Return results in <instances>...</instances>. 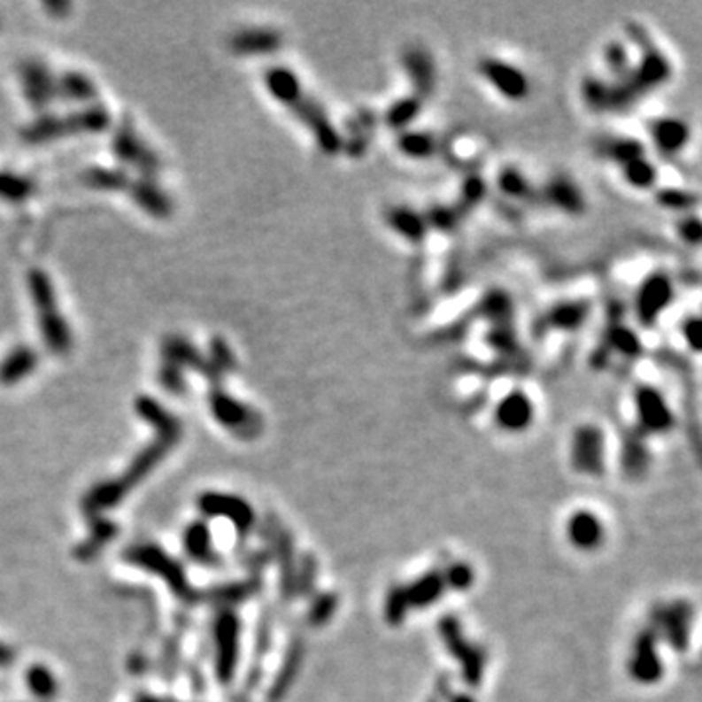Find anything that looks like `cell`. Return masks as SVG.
Here are the masks:
<instances>
[{"mask_svg": "<svg viewBox=\"0 0 702 702\" xmlns=\"http://www.w3.org/2000/svg\"><path fill=\"white\" fill-rule=\"evenodd\" d=\"M264 82L272 98L283 104L303 123V127L312 135L316 147L324 155H340L343 150V135L336 127L330 115L326 113L322 104L305 90L299 76L291 69H287V66H272L266 73Z\"/></svg>", "mask_w": 702, "mask_h": 702, "instance_id": "6da1fadb", "label": "cell"}, {"mask_svg": "<svg viewBox=\"0 0 702 702\" xmlns=\"http://www.w3.org/2000/svg\"><path fill=\"white\" fill-rule=\"evenodd\" d=\"M27 287H30L37 311V322H40V332L47 350L55 355L69 353L73 350V332L69 328V322L59 312L50 275L43 269H30L27 272Z\"/></svg>", "mask_w": 702, "mask_h": 702, "instance_id": "7a4b0ae2", "label": "cell"}, {"mask_svg": "<svg viewBox=\"0 0 702 702\" xmlns=\"http://www.w3.org/2000/svg\"><path fill=\"white\" fill-rule=\"evenodd\" d=\"M110 127V113L102 105H92V108L81 110L76 113H69L65 118L57 115H42L40 120L27 125L22 131V137L30 145H42L53 139L65 137V135L76 133H102Z\"/></svg>", "mask_w": 702, "mask_h": 702, "instance_id": "3957f363", "label": "cell"}, {"mask_svg": "<svg viewBox=\"0 0 702 702\" xmlns=\"http://www.w3.org/2000/svg\"><path fill=\"white\" fill-rule=\"evenodd\" d=\"M476 73L499 98L512 104H523L533 94V82L521 66L502 57L484 55L476 61Z\"/></svg>", "mask_w": 702, "mask_h": 702, "instance_id": "277c9868", "label": "cell"}, {"mask_svg": "<svg viewBox=\"0 0 702 702\" xmlns=\"http://www.w3.org/2000/svg\"><path fill=\"white\" fill-rule=\"evenodd\" d=\"M673 301H675V282L667 272L658 269L644 277L634 293V316L644 328H652L667 312Z\"/></svg>", "mask_w": 702, "mask_h": 702, "instance_id": "5b68a950", "label": "cell"}, {"mask_svg": "<svg viewBox=\"0 0 702 702\" xmlns=\"http://www.w3.org/2000/svg\"><path fill=\"white\" fill-rule=\"evenodd\" d=\"M632 400L642 436L667 434L675 426V413L660 389L652 384H638Z\"/></svg>", "mask_w": 702, "mask_h": 702, "instance_id": "8992f818", "label": "cell"}, {"mask_svg": "<svg viewBox=\"0 0 702 702\" xmlns=\"http://www.w3.org/2000/svg\"><path fill=\"white\" fill-rule=\"evenodd\" d=\"M112 149L113 155L118 157V160L123 162L125 166L141 170L147 178L157 174L160 170L162 165L160 157L147 145L145 141H143L141 135L135 131L129 118L121 120L118 131L113 135Z\"/></svg>", "mask_w": 702, "mask_h": 702, "instance_id": "52a82bcc", "label": "cell"}, {"mask_svg": "<svg viewBox=\"0 0 702 702\" xmlns=\"http://www.w3.org/2000/svg\"><path fill=\"white\" fill-rule=\"evenodd\" d=\"M605 449H607V437H605V431L599 426L583 424L574 429L570 457L578 473L588 476L603 474Z\"/></svg>", "mask_w": 702, "mask_h": 702, "instance_id": "ba28073f", "label": "cell"}, {"mask_svg": "<svg viewBox=\"0 0 702 702\" xmlns=\"http://www.w3.org/2000/svg\"><path fill=\"white\" fill-rule=\"evenodd\" d=\"M535 402L523 389L505 392L494 406V424L505 434H523L535 421Z\"/></svg>", "mask_w": 702, "mask_h": 702, "instance_id": "9c48e42d", "label": "cell"}, {"mask_svg": "<svg viewBox=\"0 0 702 702\" xmlns=\"http://www.w3.org/2000/svg\"><path fill=\"white\" fill-rule=\"evenodd\" d=\"M652 147L661 157H677L687 149L690 141L689 123L677 115H660L648 123Z\"/></svg>", "mask_w": 702, "mask_h": 702, "instance_id": "30bf717a", "label": "cell"}, {"mask_svg": "<svg viewBox=\"0 0 702 702\" xmlns=\"http://www.w3.org/2000/svg\"><path fill=\"white\" fill-rule=\"evenodd\" d=\"M209 402H211V408H213V413L217 416V420L230 429H236V431H243V434H246V436H252V434H256V431H259V428H262L258 413L252 408L244 406L243 402H238L233 397H228V394L220 389V384H217V387H211Z\"/></svg>", "mask_w": 702, "mask_h": 702, "instance_id": "8fae6325", "label": "cell"}, {"mask_svg": "<svg viewBox=\"0 0 702 702\" xmlns=\"http://www.w3.org/2000/svg\"><path fill=\"white\" fill-rule=\"evenodd\" d=\"M538 188H541V204L560 211L564 215L578 217L588 209L583 189L568 176H552L544 186Z\"/></svg>", "mask_w": 702, "mask_h": 702, "instance_id": "7c38bea8", "label": "cell"}, {"mask_svg": "<svg viewBox=\"0 0 702 702\" xmlns=\"http://www.w3.org/2000/svg\"><path fill=\"white\" fill-rule=\"evenodd\" d=\"M20 81L26 100L30 102L35 110H43L53 100H57L55 74L45 63L35 59L24 61L20 65Z\"/></svg>", "mask_w": 702, "mask_h": 702, "instance_id": "4fadbf2b", "label": "cell"}, {"mask_svg": "<svg viewBox=\"0 0 702 702\" xmlns=\"http://www.w3.org/2000/svg\"><path fill=\"white\" fill-rule=\"evenodd\" d=\"M384 225L408 244H421L429 235L426 213L410 205H390L384 211Z\"/></svg>", "mask_w": 702, "mask_h": 702, "instance_id": "5bb4252c", "label": "cell"}, {"mask_svg": "<svg viewBox=\"0 0 702 702\" xmlns=\"http://www.w3.org/2000/svg\"><path fill=\"white\" fill-rule=\"evenodd\" d=\"M566 536L575 551L591 552L605 541V525L598 513L590 512V509H578L566 523Z\"/></svg>", "mask_w": 702, "mask_h": 702, "instance_id": "9a60e30c", "label": "cell"}, {"mask_svg": "<svg viewBox=\"0 0 702 702\" xmlns=\"http://www.w3.org/2000/svg\"><path fill=\"white\" fill-rule=\"evenodd\" d=\"M630 675L638 683H653L663 675V661L656 648V636L642 632L634 642L630 658Z\"/></svg>", "mask_w": 702, "mask_h": 702, "instance_id": "2e32d148", "label": "cell"}, {"mask_svg": "<svg viewBox=\"0 0 702 702\" xmlns=\"http://www.w3.org/2000/svg\"><path fill=\"white\" fill-rule=\"evenodd\" d=\"M125 191L131 196L135 204L152 217L165 219L174 211V205H172V199L166 196V191L147 176L131 178Z\"/></svg>", "mask_w": 702, "mask_h": 702, "instance_id": "e0dca14e", "label": "cell"}, {"mask_svg": "<svg viewBox=\"0 0 702 702\" xmlns=\"http://www.w3.org/2000/svg\"><path fill=\"white\" fill-rule=\"evenodd\" d=\"M404 71L410 74L413 90L410 94L418 96L421 100H428L436 89V65L431 55L421 50V47H412L404 53Z\"/></svg>", "mask_w": 702, "mask_h": 702, "instance_id": "ac0fdd59", "label": "cell"}, {"mask_svg": "<svg viewBox=\"0 0 702 702\" xmlns=\"http://www.w3.org/2000/svg\"><path fill=\"white\" fill-rule=\"evenodd\" d=\"M283 43V37L274 27H250L230 37L228 47L236 55H269Z\"/></svg>", "mask_w": 702, "mask_h": 702, "instance_id": "d6986e66", "label": "cell"}, {"mask_svg": "<svg viewBox=\"0 0 702 702\" xmlns=\"http://www.w3.org/2000/svg\"><path fill=\"white\" fill-rule=\"evenodd\" d=\"M591 314L590 301L570 299L556 303L551 311L544 314V328L554 332H578L588 322Z\"/></svg>", "mask_w": 702, "mask_h": 702, "instance_id": "ffe728a7", "label": "cell"}, {"mask_svg": "<svg viewBox=\"0 0 702 702\" xmlns=\"http://www.w3.org/2000/svg\"><path fill=\"white\" fill-rule=\"evenodd\" d=\"M397 149L402 152L404 158L429 160L439 152V139L431 131L408 127L398 131Z\"/></svg>", "mask_w": 702, "mask_h": 702, "instance_id": "44dd1931", "label": "cell"}, {"mask_svg": "<svg viewBox=\"0 0 702 702\" xmlns=\"http://www.w3.org/2000/svg\"><path fill=\"white\" fill-rule=\"evenodd\" d=\"M498 189L504 196L515 201H523V204H541V188L535 186L531 178H528L523 170L515 166H507L498 174Z\"/></svg>", "mask_w": 702, "mask_h": 702, "instance_id": "7402d4cb", "label": "cell"}, {"mask_svg": "<svg viewBox=\"0 0 702 702\" xmlns=\"http://www.w3.org/2000/svg\"><path fill=\"white\" fill-rule=\"evenodd\" d=\"M617 170L621 172V178L624 180V184L630 186L632 189L648 191V189L656 188V184H658L660 170L656 166V162L652 160L650 152H644V155L624 162V165L619 166Z\"/></svg>", "mask_w": 702, "mask_h": 702, "instance_id": "603a6c76", "label": "cell"}, {"mask_svg": "<svg viewBox=\"0 0 702 702\" xmlns=\"http://www.w3.org/2000/svg\"><path fill=\"white\" fill-rule=\"evenodd\" d=\"M55 94L57 100L65 102H92L98 96V89L84 73L69 71L55 76Z\"/></svg>", "mask_w": 702, "mask_h": 702, "instance_id": "cb8c5ba5", "label": "cell"}, {"mask_svg": "<svg viewBox=\"0 0 702 702\" xmlns=\"http://www.w3.org/2000/svg\"><path fill=\"white\" fill-rule=\"evenodd\" d=\"M605 348L609 353H617L624 359H638L644 345L640 334L627 324H611L605 336Z\"/></svg>", "mask_w": 702, "mask_h": 702, "instance_id": "d4e9b609", "label": "cell"}, {"mask_svg": "<svg viewBox=\"0 0 702 702\" xmlns=\"http://www.w3.org/2000/svg\"><path fill=\"white\" fill-rule=\"evenodd\" d=\"M37 353L27 345H18L0 363V382L14 384L27 377L37 367Z\"/></svg>", "mask_w": 702, "mask_h": 702, "instance_id": "484cf974", "label": "cell"}, {"mask_svg": "<svg viewBox=\"0 0 702 702\" xmlns=\"http://www.w3.org/2000/svg\"><path fill=\"white\" fill-rule=\"evenodd\" d=\"M445 585H447L445 574L444 575L428 574L416 583H412L410 588H404L402 598L410 605H421V607H426V605H431L441 599V595L445 591Z\"/></svg>", "mask_w": 702, "mask_h": 702, "instance_id": "4316f807", "label": "cell"}, {"mask_svg": "<svg viewBox=\"0 0 702 702\" xmlns=\"http://www.w3.org/2000/svg\"><path fill=\"white\" fill-rule=\"evenodd\" d=\"M424 104H426L424 100L413 94L402 96V98L394 102L387 110V113H384V123L397 131L408 129L412 127V123L418 120L421 110H424Z\"/></svg>", "mask_w": 702, "mask_h": 702, "instance_id": "83f0119b", "label": "cell"}, {"mask_svg": "<svg viewBox=\"0 0 702 702\" xmlns=\"http://www.w3.org/2000/svg\"><path fill=\"white\" fill-rule=\"evenodd\" d=\"M603 63L609 71V81L622 82L632 71V57L629 47L624 42L613 40L603 47Z\"/></svg>", "mask_w": 702, "mask_h": 702, "instance_id": "f1b7e54d", "label": "cell"}, {"mask_svg": "<svg viewBox=\"0 0 702 702\" xmlns=\"http://www.w3.org/2000/svg\"><path fill=\"white\" fill-rule=\"evenodd\" d=\"M131 176L118 168H89L82 174L86 186L105 191H125Z\"/></svg>", "mask_w": 702, "mask_h": 702, "instance_id": "f546056e", "label": "cell"}, {"mask_svg": "<svg viewBox=\"0 0 702 702\" xmlns=\"http://www.w3.org/2000/svg\"><path fill=\"white\" fill-rule=\"evenodd\" d=\"M34 194L35 184L30 178L11 174V172H0V199L20 204V201H26Z\"/></svg>", "mask_w": 702, "mask_h": 702, "instance_id": "4dcf8cb0", "label": "cell"}, {"mask_svg": "<svg viewBox=\"0 0 702 702\" xmlns=\"http://www.w3.org/2000/svg\"><path fill=\"white\" fill-rule=\"evenodd\" d=\"M656 199L663 209L675 211V213H689L697 205V196L681 188H663L656 194Z\"/></svg>", "mask_w": 702, "mask_h": 702, "instance_id": "1f68e13d", "label": "cell"}, {"mask_svg": "<svg viewBox=\"0 0 702 702\" xmlns=\"http://www.w3.org/2000/svg\"><path fill=\"white\" fill-rule=\"evenodd\" d=\"M209 359L213 361V363L217 365V367H219L220 371H223L225 374L236 369V358H235V353H233V350L228 348V343H227L223 338H215L213 342H211V355H209Z\"/></svg>", "mask_w": 702, "mask_h": 702, "instance_id": "d6a6232c", "label": "cell"}, {"mask_svg": "<svg viewBox=\"0 0 702 702\" xmlns=\"http://www.w3.org/2000/svg\"><path fill=\"white\" fill-rule=\"evenodd\" d=\"M677 235L683 243L689 246H698L700 243V220L697 215L687 213L685 217H681L677 225Z\"/></svg>", "mask_w": 702, "mask_h": 702, "instance_id": "836d02e7", "label": "cell"}, {"mask_svg": "<svg viewBox=\"0 0 702 702\" xmlns=\"http://www.w3.org/2000/svg\"><path fill=\"white\" fill-rule=\"evenodd\" d=\"M160 382L165 384V387L170 392H174V394H181L186 389V381H184V377H181L180 367L174 363H170V361H165V365H162Z\"/></svg>", "mask_w": 702, "mask_h": 702, "instance_id": "e575fe53", "label": "cell"}, {"mask_svg": "<svg viewBox=\"0 0 702 702\" xmlns=\"http://www.w3.org/2000/svg\"><path fill=\"white\" fill-rule=\"evenodd\" d=\"M445 578H447V585H451L453 590H467V588H470V585H473L474 574H473V570H470V566L455 564L447 570Z\"/></svg>", "mask_w": 702, "mask_h": 702, "instance_id": "d590c367", "label": "cell"}, {"mask_svg": "<svg viewBox=\"0 0 702 702\" xmlns=\"http://www.w3.org/2000/svg\"><path fill=\"white\" fill-rule=\"evenodd\" d=\"M681 338L685 342L687 348H690L692 351H698L700 350V322L697 316H689V319L683 320L681 324Z\"/></svg>", "mask_w": 702, "mask_h": 702, "instance_id": "8d00e7d4", "label": "cell"}, {"mask_svg": "<svg viewBox=\"0 0 702 702\" xmlns=\"http://www.w3.org/2000/svg\"><path fill=\"white\" fill-rule=\"evenodd\" d=\"M45 8L47 11H59L65 14V11H69L71 4L69 3H50V4H45Z\"/></svg>", "mask_w": 702, "mask_h": 702, "instance_id": "74e56055", "label": "cell"}, {"mask_svg": "<svg viewBox=\"0 0 702 702\" xmlns=\"http://www.w3.org/2000/svg\"><path fill=\"white\" fill-rule=\"evenodd\" d=\"M457 702H474V700L470 698V697H459V700H457Z\"/></svg>", "mask_w": 702, "mask_h": 702, "instance_id": "f35d334b", "label": "cell"}]
</instances>
